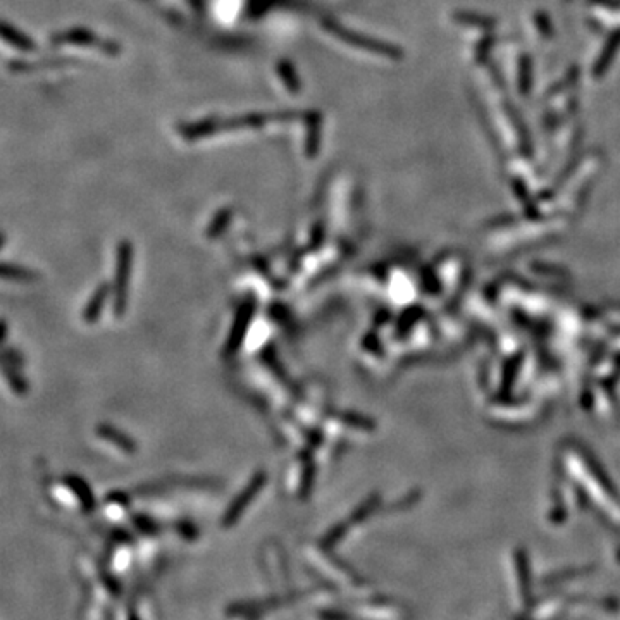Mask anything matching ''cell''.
I'll use <instances>...</instances> for the list:
<instances>
[{"label":"cell","instance_id":"cell-8","mask_svg":"<svg viewBox=\"0 0 620 620\" xmlns=\"http://www.w3.org/2000/svg\"><path fill=\"white\" fill-rule=\"evenodd\" d=\"M619 42H620V36L619 35L614 36V38L610 40V43H608V49H605L603 52H601L600 61H598L596 66H594V73H596V75H601V73L605 71V68L608 66V62H610L612 57H614L612 54H614L615 49L619 47Z\"/></svg>","mask_w":620,"mask_h":620},{"label":"cell","instance_id":"cell-4","mask_svg":"<svg viewBox=\"0 0 620 620\" xmlns=\"http://www.w3.org/2000/svg\"><path fill=\"white\" fill-rule=\"evenodd\" d=\"M252 315H254V303L247 302L245 305L240 307V310H238L236 314V319H234L233 329H231V335L229 338H227L226 351H225L226 355L234 354V351L240 348L241 341H243L245 331H247L248 324H250L252 321Z\"/></svg>","mask_w":620,"mask_h":620},{"label":"cell","instance_id":"cell-5","mask_svg":"<svg viewBox=\"0 0 620 620\" xmlns=\"http://www.w3.org/2000/svg\"><path fill=\"white\" fill-rule=\"evenodd\" d=\"M264 484H266V472H257L250 483H248V486L241 491L240 497L231 504V507L226 513V522H231V520H234L241 512H243V508L254 500V497L259 493L260 487H264Z\"/></svg>","mask_w":620,"mask_h":620},{"label":"cell","instance_id":"cell-10","mask_svg":"<svg viewBox=\"0 0 620 620\" xmlns=\"http://www.w3.org/2000/svg\"><path fill=\"white\" fill-rule=\"evenodd\" d=\"M100 434L104 436V438H109V439H111V441L116 443V445H119L121 448H126V450H131V448H133V445H131V443H130V439H128L126 436L123 434V432L116 431V429H112V428H102V429H100Z\"/></svg>","mask_w":620,"mask_h":620},{"label":"cell","instance_id":"cell-3","mask_svg":"<svg viewBox=\"0 0 620 620\" xmlns=\"http://www.w3.org/2000/svg\"><path fill=\"white\" fill-rule=\"evenodd\" d=\"M131 271V245L123 241L117 250V271H116V309L121 314L123 307L126 305V292L128 282H130Z\"/></svg>","mask_w":620,"mask_h":620},{"label":"cell","instance_id":"cell-12","mask_svg":"<svg viewBox=\"0 0 620 620\" xmlns=\"http://www.w3.org/2000/svg\"><path fill=\"white\" fill-rule=\"evenodd\" d=\"M281 76H282V80H285L286 86H288L289 90H296V88H298V82H296L295 73H293L292 66H282V68H281Z\"/></svg>","mask_w":620,"mask_h":620},{"label":"cell","instance_id":"cell-9","mask_svg":"<svg viewBox=\"0 0 620 620\" xmlns=\"http://www.w3.org/2000/svg\"><path fill=\"white\" fill-rule=\"evenodd\" d=\"M2 274L7 280H16V281H29L33 280V274L28 269H23L20 266H3Z\"/></svg>","mask_w":620,"mask_h":620},{"label":"cell","instance_id":"cell-6","mask_svg":"<svg viewBox=\"0 0 620 620\" xmlns=\"http://www.w3.org/2000/svg\"><path fill=\"white\" fill-rule=\"evenodd\" d=\"M105 296H107V286H100V288L95 292V295L91 296L90 303H88V307L85 310V321L86 322L97 321L98 314H100L102 307H104Z\"/></svg>","mask_w":620,"mask_h":620},{"label":"cell","instance_id":"cell-1","mask_svg":"<svg viewBox=\"0 0 620 620\" xmlns=\"http://www.w3.org/2000/svg\"><path fill=\"white\" fill-rule=\"evenodd\" d=\"M278 119L276 114H254V116H243L236 117V119H219V121H205V123H198L195 126H190L183 130V135L186 138L193 137H204V135L218 133V131H226V130H241V128H259L264 126L267 121Z\"/></svg>","mask_w":620,"mask_h":620},{"label":"cell","instance_id":"cell-2","mask_svg":"<svg viewBox=\"0 0 620 620\" xmlns=\"http://www.w3.org/2000/svg\"><path fill=\"white\" fill-rule=\"evenodd\" d=\"M324 28L328 29L329 33L336 36V38L343 40V43L347 45L355 47V49H361V50H367V52H374L381 57H386V59H398L402 57V52L393 45H388V43L379 42V40H374L369 38V36L364 35H358V33L350 31L341 24L335 23V21H324Z\"/></svg>","mask_w":620,"mask_h":620},{"label":"cell","instance_id":"cell-7","mask_svg":"<svg viewBox=\"0 0 620 620\" xmlns=\"http://www.w3.org/2000/svg\"><path fill=\"white\" fill-rule=\"evenodd\" d=\"M2 33H3V38L9 40V43H13V45H16L17 49H23V50L33 49L31 40H29L28 36H24L23 33L17 31V29H14V28L7 27V24H3Z\"/></svg>","mask_w":620,"mask_h":620},{"label":"cell","instance_id":"cell-11","mask_svg":"<svg viewBox=\"0 0 620 620\" xmlns=\"http://www.w3.org/2000/svg\"><path fill=\"white\" fill-rule=\"evenodd\" d=\"M457 20L464 24H478V27H483V28L493 27L494 24L493 20H487V17H483V16H474V14H464V16H458Z\"/></svg>","mask_w":620,"mask_h":620}]
</instances>
